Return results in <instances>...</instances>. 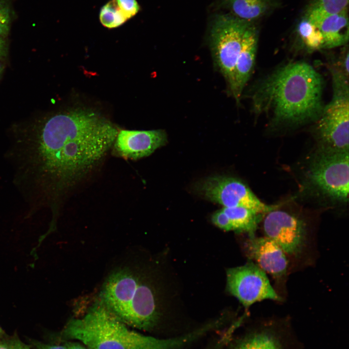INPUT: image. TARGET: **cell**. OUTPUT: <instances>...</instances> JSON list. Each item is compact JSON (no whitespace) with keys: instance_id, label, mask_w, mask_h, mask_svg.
<instances>
[{"instance_id":"6da1fadb","label":"cell","mask_w":349,"mask_h":349,"mask_svg":"<svg viewBox=\"0 0 349 349\" xmlns=\"http://www.w3.org/2000/svg\"><path fill=\"white\" fill-rule=\"evenodd\" d=\"M118 131L89 110L56 114L18 134L7 156L27 203L56 213L60 201L101 163Z\"/></svg>"},{"instance_id":"7a4b0ae2","label":"cell","mask_w":349,"mask_h":349,"mask_svg":"<svg viewBox=\"0 0 349 349\" xmlns=\"http://www.w3.org/2000/svg\"><path fill=\"white\" fill-rule=\"evenodd\" d=\"M255 85L251 97L253 112L256 116L265 115L275 124L316 121L324 106L323 78L305 62L281 66Z\"/></svg>"},{"instance_id":"3957f363","label":"cell","mask_w":349,"mask_h":349,"mask_svg":"<svg viewBox=\"0 0 349 349\" xmlns=\"http://www.w3.org/2000/svg\"><path fill=\"white\" fill-rule=\"evenodd\" d=\"M101 301L126 324L149 330L159 318L157 298L150 284L127 268L112 272L103 284Z\"/></svg>"},{"instance_id":"277c9868","label":"cell","mask_w":349,"mask_h":349,"mask_svg":"<svg viewBox=\"0 0 349 349\" xmlns=\"http://www.w3.org/2000/svg\"><path fill=\"white\" fill-rule=\"evenodd\" d=\"M254 23L232 15L215 16L209 32V42L213 60L223 76L229 90L235 64L247 32Z\"/></svg>"},{"instance_id":"5b68a950","label":"cell","mask_w":349,"mask_h":349,"mask_svg":"<svg viewBox=\"0 0 349 349\" xmlns=\"http://www.w3.org/2000/svg\"><path fill=\"white\" fill-rule=\"evenodd\" d=\"M349 157V150L324 146L308 170V176L314 185L330 197L343 202L348 199Z\"/></svg>"},{"instance_id":"8992f818","label":"cell","mask_w":349,"mask_h":349,"mask_svg":"<svg viewBox=\"0 0 349 349\" xmlns=\"http://www.w3.org/2000/svg\"><path fill=\"white\" fill-rule=\"evenodd\" d=\"M109 315L103 302L97 301L83 317L71 320L62 335L81 341L89 349H126L110 325Z\"/></svg>"},{"instance_id":"52a82bcc","label":"cell","mask_w":349,"mask_h":349,"mask_svg":"<svg viewBox=\"0 0 349 349\" xmlns=\"http://www.w3.org/2000/svg\"><path fill=\"white\" fill-rule=\"evenodd\" d=\"M197 192L225 207L243 206L265 215L275 207L261 201L241 180L234 177L214 175L195 185Z\"/></svg>"},{"instance_id":"ba28073f","label":"cell","mask_w":349,"mask_h":349,"mask_svg":"<svg viewBox=\"0 0 349 349\" xmlns=\"http://www.w3.org/2000/svg\"><path fill=\"white\" fill-rule=\"evenodd\" d=\"M227 289L245 307L265 300L281 301L267 274L250 261L226 271Z\"/></svg>"},{"instance_id":"9c48e42d","label":"cell","mask_w":349,"mask_h":349,"mask_svg":"<svg viewBox=\"0 0 349 349\" xmlns=\"http://www.w3.org/2000/svg\"><path fill=\"white\" fill-rule=\"evenodd\" d=\"M349 91H333L331 101L324 105L315 121L318 137L324 146L349 150Z\"/></svg>"},{"instance_id":"30bf717a","label":"cell","mask_w":349,"mask_h":349,"mask_svg":"<svg viewBox=\"0 0 349 349\" xmlns=\"http://www.w3.org/2000/svg\"><path fill=\"white\" fill-rule=\"evenodd\" d=\"M262 221L264 236L276 243L286 255L297 257L302 253L308 238L306 226L302 219L274 208Z\"/></svg>"},{"instance_id":"8fae6325","label":"cell","mask_w":349,"mask_h":349,"mask_svg":"<svg viewBox=\"0 0 349 349\" xmlns=\"http://www.w3.org/2000/svg\"><path fill=\"white\" fill-rule=\"evenodd\" d=\"M244 250L249 260L267 274L278 280L286 276L288 266L286 254L272 240L264 236H249Z\"/></svg>"},{"instance_id":"7c38bea8","label":"cell","mask_w":349,"mask_h":349,"mask_svg":"<svg viewBox=\"0 0 349 349\" xmlns=\"http://www.w3.org/2000/svg\"><path fill=\"white\" fill-rule=\"evenodd\" d=\"M167 141L165 131L121 130L113 144L117 155L136 160L149 156Z\"/></svg>"},{"instance_id":"4fadbf2b","label":"cell","mask_w":349,"mask_h":349,"mask_svg":"<svg viewBox=\"0 0 349 349\" xmlns=\"http://www.w3.org/2000/svg\"><path fill=\"white\" fill-rule=\"evenodd\" d=\"M258 40V31L254 24L244 39L235 64L233 84L229 90L238 104L254 69Z\"/></svg>"},{"instance_id":"5bb4252c","label":"cell","mask_w":349,"mask_h":349,"mask_svg":"<svg viewBox=\"0 0 349 349\" xmlns=\"http://www.w3.org/2000/svg\"><path fill=\"white\" fill-rule=\"evenodd\" d=\"M316 26L323 36L324 48L344 46L349 41L348 9L325 17Z\"/></svg>"},{"instance_id":"9a60e30c","label":"cell","mask_w":349,"mask_h":349,"mask_svg":"<svg viewBox=\"0 0 349 349\" xmlns=\"http://www.w3.org/2000/svg\"><path fill=\"white\" fill-rule=\"evenodd\" d=\"M139 9L136 0H111L101 8L99 19L106 27H118L134 16Z\"/></svg>"},{"instance_id":"2e32d148","label":"cell","mask_w":349,"mask_h":349,"mask_svg":"<svg viewBox=\"0 0 349 349\" xmlns=\"http://www.w3.org/2000/svg\"><path fill=\"white\" fill-rule=\"evenodd\" d=\"M222 210L228 217L231 231L255 235L258 225L264 215L243 206L224 207Z\"/></svg>"},{"instance_id":"e0dca14e","label":"cell","mask_w":349,"mask_h":349,"mask_svg":"<svg viewBox=\"0 0 349 349\" xmlns=\"http://www.w3.org/2000/svg\"><path fill=\"white\" fill-rule=\"evenodd\" d=\"M222 5L232 15L253 22L265 15L270 9L271 0H222Z\"/></svg>"},{"instance_id":"ac0fdd59","label":"cell","mask_w":349,"mask_h":349,"mask_svg":"<svg viewBox=\"0 0 349 349\" xmlns=\"http://www.w3.org/2000/svg\"><path fill=\"white\" fill-rule=\"evenodd\" d=\"M348 3L349 0H313L305 17L317 26L325 17L348 9Z\"/></svg>"},{"instance_id":"d6986e66","label":"cell","mask_w":349,"mask_h":349,"mask_svg":"<svg viewBox=\"0 0 349 349\" xmlns=\"http://www.w3.org/2000/svg\"><path fill=\"white\" fill-rule=\"evenodd\" d=\"M297 31L307 50L312 51L324 48V40L321 32L305 17L299 23Z\"/></svg>"},{"instance_id":"ffe728a7","label":"cell","mask_w":349,"mask_h":349,"mask_svg":"<svg viewBox=\"0 0 349 349\" xmlns=\"http://www.w3.org/2000/svg\"><path fill=\"white\" fill-rule=\"evenodd\" d=\"M236 349H281L277 339L266 333H255L246 338Z\"/></svg>"},{"instance_id":"44dd1931","label":"cell","mask_w":349,"mask_h":349,"mask_svg":"<svg viewBox=\"0 0 349 349\" xmlns=\"http://www.w3.org/2000/svg\"><path fill=\"white\" fill-rule=\"evenodd\" d=\"M9 8L0 0V38H4L8 33L10 26Z\"/></svg>"},{"instance_id":"7402d4cb","label":"cell","mask_w":349,"mask_h":349,"mask_svg":"<svg viewBox=\"0 0 349 349\" xmlns=\"http://www.w3.org/2000/svg\"><path fill=\"white\" fill-rule=\"evenodd\" d=\"M211 220L219 228L225 231H231L229 219L222 209L215 212L212 216Z\"/></svg>"},{"instance_id":"603a6c76","label":"cell","mask_w":349,"mask_h":349,"mask_svg":"<svg viewBox=\"0 0 349 349\" xmlns=\"http://www.w3.org/2000/svg\"><path fill=\"white\" fill-rule=\"evenodd\" d=\"M0 349H30V347L17 339L0 342Z\"/></svg>"},{"instance_id":"cb8c5ba5","label":"cell","mask_w":349,"mask_h":349,"mask_svg":"<svg viewBox=\"0 0 349 349\" xmlns=\"http://www.w3.org/2000/svg\"><path fill=\"white\" fill-rule=\"evenodd\" d=\"M7 52V44L4 38H0V60L5 57Z\"/></svg>"},{"instance_id":"d4e9b609","label":"cell","mask_w":349,"mask_h":349,"mask_svg":"<svg viewBox=\"0 0 349 349\" xmlns=\"http://www.w3.org/2000/svg\"><path fill=\"white\" fill-rule=\"evenodd\" d=\"M38 349H67L65 346L51 345L38 343L36 345Z\"/></svg>"},{"instance_id":"484cf974","label":"cell","mask_w":349,"mask_h":349,"mask_svg":"<svg viewBox=\"0 0 349 349\" xmlns=\"http://www.w3.org/2000/svg\"><path fill=\"white\" fill-rule=\"evenodd\" d=\"M67 349H86L84 347L77 343H68L65 345Z\"/></svg>"},{"instance_id":"4316f807","label":"cell","mask_w":349,"mask_h":349,"mask_svg":"<svg viewBox=\"0 0 349 349\" xmlns=\"http://www.w3.org/2000/svg\"><path fill=\"white\" fill-rule=\"evenodd\" d=\"M3 69V66L2 64L0 63V78L1 77V75L2 74V71Z\"/></svg>"},{"instance_id":"83f0119b","label":"cell","mask_w":349,"mask_h":349,"mask_svg":"<svg viewBox=\"0 0 349 349\" xmlns=\"http://www.w3.org/2000/svg\"><path fill=\"white\" fill-rule=\"evenodd\" d=\"M3 334V331L0 327V336Z\"/></svg>"}]
</instances>
